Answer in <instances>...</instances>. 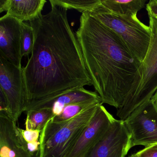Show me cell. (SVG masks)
<instances>
[{
	"label": "cell",
	"instance_id": "obj_9",
	"mask_svg": "<svg viewBox=\"0 0 157 157\" xmlns=\"http://www.w3.org/2000/svg\"><path fill=\"white\" fill-rule=\"evenodd\" d=\"M101 104L66 157H84L103 136L112 123L113 117Z\"/></svg>",
	"mask_w": 157,
	"mask_h": 157
},
{
	"label": "cell",
	"instance_id": "obj_8",
	"mask_svg": "<svg viewBox=\"0 0 157 157\" xmlns=\"http://www.w3.org/2000/svg\"><path fill=\"white\" fill-rule=\"evenodd\" d=\"M131 148L130 135L124 121L115 119L84 157H125Z\"/></svg>",
	"mask_w": 157,
	"mask_h": 157
},
{
	"label": "cell",
	"instance_id": "obj_6",
	"mask_svg": "<svg viewBox=\"0 0 157 157\" xmlns=\"http://www.w3.org/2000/svg\"><path fill=\"white\" fill-rule=\"evenodd\" d=\"M0 91L6 98L10 117L17 122L25 112L27 93L23 67H18L0 56Z\"/></svg>",
	"mask_w": 157,
	"mask_h": 157
},
{
	"label": "cell",
	"instance_id": "obj_13",
	"mask_svg": "<svg viewBox=\"0 0 157 157\" xmlns=\"http://www.w3.org/2000/svg\"><path fill=\"white\" fill-rule=\"evenodd\" d=\"M46 0H1L0 12L7 14L21 21H33L42 15Z\"/></svg>",
	"mask_w": 157,
	"mask_h": 157
},
{
	"label": "cell",
	"instance_id": "obj_16",
	"mask_svg": "<svg viewBox=\"0 0 157 157\" xmlns=\"http://www.w3.org/2000/svg\"><path fill=\"white\" fill-rule=\"evenodd\" d=\"M101 103H102L101 101H90L69 105L64 107L59 114L51 118V121L54 123H61L68 121L85 110Z\"/></svg>",
	"mask_w": 157,
	"mask_h": 157
},
{
	"label": "cell",
	"instance_id": "obj_21",
	"mask_svg": "<svg viewBox=\"0 0 157 157\" xmlns=\"http://www.w3.org/2000/svg\"><path fill=\"white\" fill-rule=\"evenodd\" d=\"M151 99L153 101L155 105H156L157 107V90L156 91V93L153 95V96H152V98Z\"/></svg>",
	"mask_w": 157,
	"mask_h": 157
},
{
	"label": "cell",
	"instance_id": "obj_12",
	"mask_svg": "<svg viewBox=\"0 0 157 157\" xmlns=\"http://www.w3.org/2000/svg\"><path fill=\"white\" fill-rule=\"evenodd\" d=\"M16 122L0 116V157H38L32 155L22 142Z\"/></svg>",
	"mask_w": 157,
	"mask_h": 157
},
{
	"label": "cell",
	"instance_id": "obj_20",
	"mask_svg": "<svg viewBox=\"0 0 157 157\" xmlns=\"http://www.w3.org/2000/svg\"><path fill=\"white\" fill-rule=\"evenodd\" d=\"M136 154L137 157H157V144L146 147Z\"/></svg>",
	"mask_w": 157,
	"mask_h": 157
},
{
	"label": "cell",
	"instance_id": "obj_14",
	"mask_svg": "<svg viewBox=\"0 0 157 157\" xmlns=\"http://www.w3.org/2000/svg\"><path fill=\"white\" fill-rule=\"evenodd\" d=\"M145 0H101V5L108 12L124 16L137 15L143 9Z\"/></svg>",
	"mask_w": 157,
	"mask_h": 157
},
{
	"label": "cell",
	"instance_id": "obj_10",
	"mask_svg": "<svg viewBox=\"0 0 157 157\" xmlns=\"http://www.w3.org/2000/svg\"><path fill=\"white\" fill-rule=\"evenodd\" d=\"M23 22L7 13L0 18V56L18 67H22L21 39Z\"/></svg>",
	"mask_w": 157,
	"mask_h": 157
},
{
	"label": "cell",
	"instance_id": "obj_19",
	"mask_svg": "<svg viewBox=\"0 0 157 157\" xmlns=\"http://www.w3.org/2000/svg\"><path fill=\"white\" fill-rule=\"evenodd\" d=\"M17 132L25 146L26 143L39 141L41 133V131L39 130L23 129L18 127L17 128Z\"/></svg>",
	"mask_w": 157,
	"mask_h": 157
},
{
	"label": "cell",
	"instance_id": "obj_7",
	"mask_svg": "<svg viewBox=\"0 0 157 157\" xmlns=\"http://www.w3.org/2000/svg\"><path fill=\"white\" fill-rule=\"evenodd\" d=\"M124 121L132 147L157 144V107L151 99L136 108Z\"/></svg>",
	"mask_w": 157,
	"mask_h": 157
},
{
	"label": "cell",
	"instance_id": "obj_1",
	"mask_svg": "<svg viewBox=\"0 0 157 157\" xmlns=\"http://www.w3.org/2000/svg\"><path fill=\"white\" fill-rule=\"evenodd\" d=\"M50 4L49 13L30 22L34 43L23 67L26 105L93 85L76 33L69 23L67 10Z\"/></svg>",
	"mask_w": 157,
	"mask_h": 157
},
{
	"label": "cell",
	"instance_id": "obj_5",
	"mask_svg": "<svg viewBox=\"0 0 157 157\" xmlns=\"http://www.w3.org/2000/svg\"><path fill=\"white\" fill-rule=\"evenodd\" d=\"M90 13L118 35L135 59L140 64L142 63L150 43L151 30L149 26L141 22L137 15L124 16L110 13L101 5V2Z\"/></svg>",
	"mask_w": 157,
	"mask_h": 157
},
{
	"label": "cell",
	"instance_id": "obj_4",
	"mask_svg": "<svg viewBox=\"0 0 157 157\" xmlns=\"http://www.w3.org/2000/svg\"><path fill=\"white\" fill-rule=\"evenodd\" d=\"M101 104L66 122L54 123L49 120L40 134L38 157H67Z\"/></svg>",
	"mask_w": 157,
	"mask_h": 157
},
{
	"label": "cell",
	"instance_id": "obj_2",
	"mask_svg": "<svg viewBox=\"0 0 157 157\" xmlns=\"http://www.w3.org/2000/svg\"><path fill=\"white\" fill-rule=\"evenodd\" d=\"M86 69L102 103L118 109L130 91L140 64L122 38L83 13L76 32Z\"/></svg>",
	"mask_w": 157,
	"mask_h": 157
},
{
	"label": "cell",
	"instance_id": "obj_22",
	"mask_svg": "<svg viewBox=\"0 0 157 157\" xmlns=\"http://www.w3.org/2000/svg\"><path fill=\"white\" fill-rule=\"evenodd\" d=\"M128 157H137V156L136 155V153H134V154H132V155H130V156H129Z\"/></svg>",
	"mask_w": 157,
	"mask_h": 157
},
{
	"label": "cell",
	"instance_id": "obj_17",
	"mask_svg": "<svg viewBox=\"0 0 157 157\" xmlns=\"http://www.w3.org/2000/svg\"><path fill=\"white\" fill-rule=\"evenodd\" d=\"M50 3L67 10H75L83 13L93 11L101 2V0H50Z\"/></svg>",
	"mask_w": 157,
	"mask_h": 157
},
{
	"label": "cell",
	"instance_id": "obj_3",
	"mask_svg": "<svg viewBox=\"0 0 157 157\" xmlns=\"http://www.w3.org/2000/svg\"><path fill=\"white\" fill-rule=\"evenodd\" d=\"M151 38L148 50L138 70L133 85L117 115L125 120L136 108L151 100L157 90V18L147 13Z\"/></svg>",
	"mask_w": 157,
	"mask_h": 157
},
{
	"label": "cell",
	"instance_id": "obj_18",
	"mask_svg": "<svg viewBox=\"0 0 157 157\" xmlns=\"http://www.w3.org/2000/svg\"><path fill=\"white\" fill-rule=\"evenodd\" d=\"M34 43L33 29L29 24L23 22L21 39V54L22 57H26L32 54Z\"/></svg>",
	"mask_w": 157,
	"mask_h": 157
},
{
	"label": "cell",
	"instance_id": "obj_15",
	"mask_svg": "<svg viewBox=\"0 0 157 157\" xmlns=\"http://www.w3.org/2000/svg\"><path fill=\"white\" fill-rule=\"evenodd\" d=\"M25 128L42 132L48 121L54 117L51 109L44 108L26 112Z\"/></svg>",
	"mask_w": 157,
	"mask_h": 157
},
{
	"label": "cell",
	"instance_id": "obj_11",
	"mask_svg": "<svg viewBox=\"0 0 157 157\" xmlns=\"http://www.w3.org/2000/svg\"><path fill=\"white\" fill-rule=\"evenodd\" d=\"M90 101H101V98L96 92L79 88L51 99L27 104L25 112L48 108L51 109L56 116L59 114L67 105Z\"/></svg>",
	"mask_w": 157,
	"mask_h": 157
}]
</instances>
